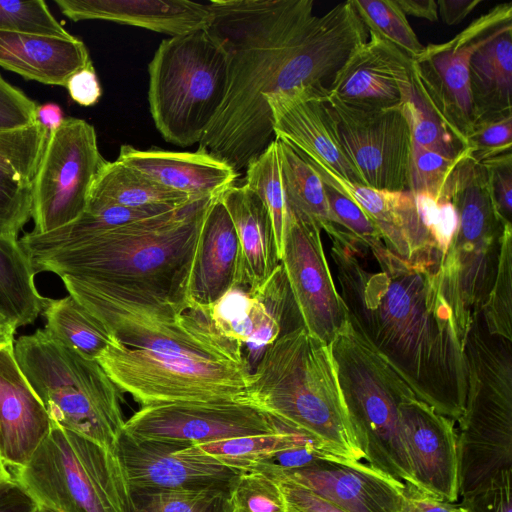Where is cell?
<instances>
[{"label": "cell", "instance_id": "cell-50", "mask_svg": "<svg viewBox=\"0 0 512 512\" xmlns=\"http://www.w3.org/2000/svg\"><path fill=\"white\" fill-rule=\"evenodd\" d=\"M482 165L486 168L492 202L505 222L512 215V153L490 159Z\"/></svg>", "mask_w": 512, "mask_h": 512}, {"label": "cell", "instance_id": "cell-40", "mask_svg": "<svg viewBox=\"0 0 512 512\" xmlns=\"http://www.w3.org/2000/svg\"><path fill=\"white\" fill-rule=\"evenodd\" d=\"M360 19L369 31L402 50L409 58L424 49L396 0H352Z\"/></svg>", "mask_w": 512, "mask_h": 512}, {"label": "cell", "instance_id": "cell-20", "mask_svg": "<svg viewBox=\"0 0 512 512\" xmlns=\"http://www.w3.org/2000/svg\"><path fill=\"white\" fill-rule=\"evenodd\" d=\"M301 154L325 184L353 200L367 214L391 252L406 260L439 269V262L419 222L414 197L409 190L376 189L353 183Z\"/></svg>", "mask_w": 512, "mask_h": 512}, {"label": "cell", "instance_id": "cell-30", "mask_svg": "<svg viewBox=\"0 0 512 512\" xmlns=\"http://www.w3.org/2000/svg\"><path fill=\"white\" fill-rule=\"evenodd\" d=\"M197 201L200 200L170 190L114 160L106 161L98 173L90 191L86 210L104 206H185Z\"/></svg>", "mask_w": 512, "mask_h": 512}, {"label": "cell", "instance_id": "cell-22", "mask_svg": "<svg viewBox=\"0 0 512 512\" xmlns=\"http://www.w3.org/2000/svg\"><path fill=\"white\" fill-rule=\"evenodd\" d=\"M329 90L299 89L268 99L275 138L353 183L363 184L343 152L327 108ZM364 185V184H363Z\"/></svg>", "mask_w": 512, "mask_h": 512}, {"label": "cell", "instance_id": "cell-52", "mask_svg": "<svg viewBox=\"0 0 512 512\" xmlns=\"http://www.w3.org/2000/svg\"><path fill=\"white\" fill-rule=\"evenodd\" d=\"M262 472L277 480L287 512H346L288 478L268 471Z\"/></svg>", "mask_w": 512, "mask_h": 512}, {"label": "cell", "instance_id": "cell-2", "mask_svg": "<svg viewBox=\"0 0 512 512\" xmlns=\"http://www.w3.org/2000/svg\"><path fill=\"white\" fill-rule=\"evenodd\" d=\"M207 30L229 64L225 101L198 149L239 174L274 140L268 99L319 88L325 76L322 45L310 32L312 0H210Z\"/></svg>", "mask_w": 512, "mask_h": 512}, {"label": "cell", "instance_id": "cell-60", "mask_svg": "<svg viewBox=\"0 0 512 512\" xmlns=\"http://www.w3.org/2000/svg\"><path fill=\"white\" fill-rule=\"evenodd\" d=\"M10 478H13L10 469L0 461V482Z\"/></svg>", "mask_w": 512, "mask_h": 512}, {"label": "cell", "instance_id": "cell-11", "mask_svg": "<svg viewBox=\"0 0 512 512\" xmlns=\"http://www.w3.org/2000/svg\"><path fill=\"white\" fill-rule=\"evenodd\" d=\"M67 291L120 343L195 358L245 362L243 346L220 335L200 309L178 312L135 305L64 284Z\"/></svg>", "mask_w": 512, "mask_h": 512}, {"label": "cell", "instance_id": "cell-47", "mask_svg": "<svg viewBox=\"0 0 512 512\" xmlns=\"http://www.w3.org/2000/svg\"><path fill=\"white\" fill-rule=\"evenodd\" d=\"M324 188L333 222L338 228L368 247L383 243L374 223L353 200L325 183Z\"/></svg>", "mask_w": 512, "mask_h": 512}, {"label": "cell", "instance_id": "cell-34", "mask_svg": "<svg viewBox=\"0 0 512 512\" xmlns=\"http://www.w3.org/2000/svg\"><path fill=\"white\" fill-rule=\"evenodd\" d=\"M194 445L225 466L237 471H250L261 465L270 464L277 456L288 451L303 447L313 450L307 439L286 427L266 434Z\"/></svg>", "mask_w": 512, "mask_h": 512}, {"label": "cell", "instance_id": "cell-24", "mask_svg": "<svg viewBox=\"0 0 512 512\" xmlns=\"http://www.w3.org/2000/svg\"><path fill=\"white\" fill-rule=\"evenodd\" d=\"M13 348H0V459L10 470L29 461L52 427L16 362Z\"/></svg>", "mask_w": 512, "mask_h": 512}, {"label": "cell", "instance_id": "cell-26", "mask_svg": "<svg viewBox=\"0 0 512 512\" xmlns=\"http://www.w3.org/2000/svg\"><path fill=\"white\" fill-rule=\"evenodd\" d=\"M235 287H239L238 237L228 211L215 197L206 210L193 262L192 309L207 310Z\"/></svg>", "mask_w": 512, "mask_h": 512}, {"label": "cell", "instance_id": "cell-15", "mask_svg": "<svg viewBox=\"0 0 512 512\" xmlns=\"http://www.w3.org/2000/svg\"><path fill=\"white\" fill-rule=\"evenodd\" d=\"M283 427L245 402H179L142 406L125 420L123 433L140 440L194 445L271 433Z\"/></svg>", "mask_w": 512, "mask_h": 512}, {"label": "cell", "instance_id": "cell-49", "mask_svg": "<svg viewBox=\"0 0 512 512\" xmlns=\"http://www.w3.org/2000/svg\"><path fill=\"white\" fill-rule=\"evenodd\" d=\"M512 469L500 471L473 493L462 498L467 512H512Z\"/></svg>", "mask_w": 512, "mask_h": 512}, {"label": "cell", "instance_id": "cell-36", "mask_svg": "<svg viewBox=\"0 0 512 512\" xmlns=\"http://www.w3.org/2000/svg\"><path fill=\"white\" fill-rule=\"evenodd\" d=\"M244 185L259 197L268 211L280 260L289 210L275 140L248 163Z\"/></svg>", "mask_w": 512, "mask_h": 512}, {"label": "cell", "instance_id": "cell-53", "mask_svg": "<svg viewBox=\"0 0 512 512\" xmlns=\"http://www.w3.org/2000/svg\"><path fill=\"white\" fill-rule=\"evenodd\" d=\"M65 88L71 99L84 107L97 104L102 95V88L92 62L71 75Z\"/></svg>", "mask_w": 512, "mask_h": 512}, {"label": "cell", "instance_id": "cell-42", "mask_svg": "<svg viewBox=\"0 0 512 512\" xmlns=\"http://www.w3.org/2000/svg\"><path fill=\"white\" fill-rule=\"evenodd\" d=\"M398 108L409 125L412 145L452 154L465 148L427 106L413 83Z\"/></svg>", "mask_w": 512, "mask_h": 512}, {"label": "cell", "instance_id": "cell-45", "mask_svg": "<svg viewBox=\"0 0 512 512\" xmlns=\"http://www.w3.org/2000/svg\"><path fill=\"white\" fill-rule=\"evenodd\" d=\"M412 194L419 222L441 265L458 229L456 207L451 198L437 199L427 193Z\"/></svg>", "mask_w": 512, "mask_h": 512}, {"label": "cell", "instance_id": "cell-25", "mask_svg": "<svg viewBox=\"0 0 512 512\" xmlns=\"http://www.w3.org/2000/svg\"><path fill=\"white\" fill-rule=\"evenodd\" d=\"M72 21L104 20L144 28L170 37L207 29L209 3L191 0H55Z\"/></svg>", "mask_w": 512, "mask_h": 512}, {"label": "cell", "instance_id": "cell-32", "mask_svg": "<svg viewBox=\"0 0 512 512\" xmlns=\"http://www.w3.org/2000/svg\"><path fill=\"white\" fill-rule=\"evenodd\" d=\"M275 144L288 210L329 235L337 226L323 181L295 147L279 138H275Z\"/></svg>", "mask_w": 512, "mask_h": 512}, {"label": "cell", "instance_id": "cell-29", "mask_svg": "<svg viewBox=\"0 0 512 512\" xmlns=\"http://www.w3.org/2000/svg\"><path fill=\"white\" fill-rule=\"evenodd\" d=\"M473 123L512 115V22L500 26L469 62Z\"/></svg>", "mask_w": 512, "mask_h": 512}, {"label": "cell", "instance_id": "cell-1", "mask_svg": "<svg viewBox=\"0 0 512 512\" xmlns=\"http://www.w3.org/2000/svg\"><path fill=\"white\" fill-rule=\"evenodd\" d=\"M328 236L348 322L419 400L458 422L468 393L465 345L438 271L338 227Z\"/></svg>", "mask_w": 512, "mask_h": 512}, {"label": "cell", "instance_id": "cell-23", "mask_svg": "<svg viewBox=\"0 0 512 512\" xmlns=\"http://www.w3.org/2000/svg\"><path fill=\"white\" fill-rule=\"evenodd\" d=\"M116 160L194 200L219 197L236 183L239 176L227 162L200 149L194 152L158 148L141 150L124 144Z\"/></svg>", "mask_w": 512, "mask_h": 512}, {"label": "cell", "instance_id": "cell-9", "mask_svg": "<svg viewBox=\"0 0 512 512\" xmlns=\"http://www.w3.org/2000/svg\"><path fill=\"white\" fill-rule=\"evenodd\" d=\"M451 200L458 229L438 274L465 345L494 283L504 226L511 222L501 218L492 202L486 168L471 158L453 175Z\"/></svg>", "mask_w": 512, "mask_h": 512}, {"label": "cell", "instance_id": "cell-37", "mask_svg": "<svg viewBox=\"0 0 512 512\" xmlns=\"http://www.w3.org/2000/svg\"><path fill=\"white\" fill-rule=\"evenodd\" d=\"M468 158V147L452 154L412 145L409 191L427 193L437 199L451 198L453 175Z\"/></svg>", "mask_w": 512, "mask_h": 512}, {"label": "cell", "instance_id": "cell-56", "mask_svg": "<svg viewBox=\"0 0 512 512\" xmlns=\"http://www.w3.org/2000/svg\"><path fill=\"white\" fill-rule=\"evenodd\" d=\"M482 0H439L437 1L438 17L449 25L462 22Z\"/></svg>", "mask_w": 512, "mask_h": 512}, {"label": "cell", "instance_id": "cell-8", "mask_svg": "<svg viewBox=\"0 0 512 512\" xmlns=\"http://www.w3.org/2000/svg\"><path fill=\"white\" fill-rule=\"evenodd\" d=\"M10 471L39 506L53 512H134L116 451L53 422L29 461Z\"/></svg>", "mask_w": 512, "mask_h": 512}, {"label": "cell", "instance_id": "cell-21", "mask_svg": "<svg viewBox=\"0 0 512 512\" xmlns=\"http://www.w3.org/2000/svg\"><path fill=\"white\" fill-rule=\"evenodd\" d=\"M410 66L402 50L368 30V39L351 52L328 90L357 106L397 107L412 84Z\"/></svg>", "mask_w": 512, "mask_h": 512}, {"label": "cell", "instance_id": "cell-48", "mask_svg": "<svg viewBox=\"0 0 512 512\" xmlns=\"http://www.w3.org/2000/svg\"><path fill=\"white\" fill-rule=\"evenodd\" d=\"M466 147L471 151V159L480 164L511 153L512 115L473 126Z\"/></svg>", "mask_w": 512, "mask_h": 512}, {"label": "cell", "instance_id": "cell-19", "mask_svg": "<svg viewBox=\"0 0 512 512\" xmlns=\"http://www.w3.org/2000/svg\"><path fill=\"white\" fill-rule=\"evenodd\" d=\"M401 430L419 491L455 503L459 499L455 421L415 395L401 404Z\"/></svg>", "mask_w": 512, "mask_h": 512}, {"label": "cell", "instance_id": "cell-33", "mask_svg": "<svg viewBox=\"0 0 512 512\" xmlns=\"http://www.w3.org/2000/svg\"><path fill=\"white\" fill-rule=\"evenodd\" d=\"M45 330L88 359L97 360L114 340L107 329L70 294L49 299L43 309Z\"/></svg>", "mask_w": 512, "mask_h": 512}, {"label": "cell", "instance_id": "cell-17", "mask_svg": "<svg viewBox=\"0 0 512 512\" xmlns=\"http://www.w3.org/2000/svg\"><path fill=\"white\" fill-rule=\"evenodd\" d=\"M116 453L132 492L180 489H229L240 472L196 445L120 437Z\"/></svg>", "mask_w": 512, "mask_h": 512}, {"label": "cell", "instance_id": "cell-59", "mask_svg": "<svg viewBox=\"0 0 512 512\" xmlns=\"http://www.w3.org/2000/svg\"><path fill=\"white\" fill-rule=\"evenodd\" d=\"M16 329L0 316V348L14 346V334Z\"/></svg>", "mask_w": 512, "mask_h": 512}, {"label": "cell", "instance_id": "cell-57", "mask_svg": "<svg viewBox=\"0 0 512 512\" xmlns=\"http://www.w3.org/2000/svg\"><path fill=\"white\" fill-rule=\"evenodd\" d=\"M65 118L60 106L53 102L37 105L35 110V121L45 129L47 134L58 129Z\"/></svg>", "mask_w": 512, "mask_h": 512}, {"label": "cell", "instance_id": "cell-39", "mask_svg": "<svg viewBox=\"0 0 512 512\" xmlns=\"http://www.w3.org/2000/svg\"><path fill=\"white\" fill-rule=\"evenodd\" d=\"M487 332L512 341V224L504 226L497 272L481 309Z\"/></svg>", "mask_w": 512, "mask_h": 512}, {"label": "cell", "instance_id": "cell-41", "mask_svg": "<svg viewBox=\"0 0 512 512\" xmlns=\"http://www.w3.org/2000/svg\"><path fill=\"white\" fill-rule=\"evenodd\" d=\"M48 134L37 122L28 126L0 130V169L32 182Z\"/></svg>", "mask_w": 512, "mask_h": 512}, {"label": "cell", "instance_id": "cell-58", "mask_svg": "<svg viewBox=\"0 0 512 512\" xmlns=\"http://www.w3.org/2000/svg\"><path fill=\"white\" fill-rule=\"evenodd\" d=\"M405 15L423 18L428 21L438 20L437 2L434 0H396Z\"/></svg>", "mask_w": 512, "mask_h": 512}, {"label": "cell", "instance_id": "cell-46", "mask_svg": "<svg viewBox=\"0 0 512 512\" xmlns=\"http://www.w3.org/2000/svg\"><path fill=\"white\" fill-rule=\"evenodd\" d=\"M32 217V182L0 169V235L17 237Z\"/></svg>", "mask_w": 512, "mask_h": 512}, {"label": "cell", "instance_id": "cell-51", "mask_svg": "<svg viewBox=\"0 0 512 512\" xmlns=\"http://www.w3.org/2000/svg\"><path fill=\"white\" fill-rule=\"evenodd\" d=\"M36 107L35 101L0 75V130L36 123Z\"/></svg>", "mask_w": 512, "mask_h": 512}, {"label": "cell", "instance_id": "cell-6", "mask_svg": "<svg viewBox=\"0 0 512 512\" xmlns=\"http://www.w3.org/2000/svg\"><path fill=\"white\" fill-rule=\"evenodd\" d=\"M329 345L364 460L417 489L402 436L400 411L401 404L414 392L348 321Z\"/></svg>", "mask_w": 512, "mask_h": 512}, {"label": "cell", "instance_id": "cell-54", "mask_svg": "<svg viewBox=\"0 0 512 512\" xmlns=\"http://www.w3.org/2000/svg\"><path fill=\"white\" fill-rule=\"evenodd\" d=\"M39 504L13 477L0 482V512H37Z\"/></svg>", "mask_w": 512, "mask_h": 512}, {"label": "cell", "instance_id": "cell-16", "mask_svg": "<svg viewBox=\"0 0 512 512\" xmlns=\"http://www.w3.org/2000/svg\"><path fill=\"white\" fill-rule=\"evenodd\" d=\"M280 264L303 327L330 344L348 321L336 289L321 229L289 211Z\"/></svg>", "mask_w": 512, "mask_h": 512}, {"label": "cell", "instance_id": "cell-7", "mask_svg": "<svg viewBox=\"0 0 512 512\" xmlns=\"http://www.w3.org/2000/svg\"><path fill=\"white\" fill-rule=\"evenodd\" d=\"M148 103L169 143L199 144L227 94L228 56L207 29L164 39L148 64Z\"/></svg>", "mask_w": 512, "mask_h": 512}, {"label": "cell", "instance_id": "cell-44", "mask_svg": "<svg viewBox=\"0 0 512 512\" xmlns=\"http://www.w3.org/2000/svg\"><path fill=\"white\" fill-rule=\"evenodd\" d=\"M0 30L58 38L73 37L43 0H0Z\"/></svg>", "mask_w": 512, "mask_h": 512}, {"label": "cell", "instance_id": "cell-5", "mask_svg": "<svg viewBox=\"0 0 512 512\" xmlns=\"http://www.w3.org/2000/svg\"><path fill=\"white\" fill-rule=\"evenodd\" d=\"M13 351L53 423L116 451L125 424L121 391L97 360L45 329L20 337Z\"/></svg>", "mask_w": 512, "mask_h": 512}, {"label": "cell", "instance_id": "cell-14", "mask_svg": "<svg viewBox=\"0 0 512 512\" xmlns=\"http://www.w3.org/2000/svg\"><path fill=\"white\" fill-rule=\"evenodd\" d=\"M327 108L337 140L364 185L409 190L412 139L397 107L349 104L329 95Z\"/></svg>", "mask_w": 512, "mask_h": 512}, {"label": "cell", "instance_id": "cell-28", "mask_svg": "<svg viewBox=\"0 0 512 512\" xmlns=\"http://www.w3.org/2000/svg\"><path fill=\"white\" fill-rule=\"evenodd\" d=\"M92 60L82 40L0 30V66L27 80L64 86Z\"/></svg>", "mask_w": 512, "mask_h": 512}, {"label": "cell", "instance_id": "cell-10", "mask_svg": "<svg viewBox=\"0 0 512 512\" xmlns=\"http://www.w3.org/2000/svg\"><path fill=\"white\" fill-rule=\"evenodd\" d=\"M121 392L141 407L179 402H244L248 362L195 358L131 348L117 339L97 359Z\"/></svg>", "mask_w": 512, "mask_h": 512}, {"label": "cell", "instance_id": "cell-55", "mask_svg": "<svg viewBox=\"0 0 512 512\" xmlns=\"http://www.w3.org/2000/svg\"><path fill=\"white\" fill-rule=\"evenodd\" d=\"M399 512H467L460 504L449 503L406 487Z\"/></svg>", "mask_w": 512, "mask_h": 512}, {"label": "cell", "instance_id": "cell-4", "mask_svg": "<svg viewBox=\"0 0 512 512\" xmlns=\"http://www.w3.org/2000/svg\"><path fill=\"white\" fill-rule=\"evenodd\" d=\"M245 403L302 435L319 458L363 462L330 345L303 327L281 334L250 375Z\"/></svg>", "mask_w": 512, "mask_h": 512}, {"label": "cell", "instance_id": "cell-13", "mask_svg": "<svg viewBox=\"0 0 512 512\" xmlns=\"http://www.w3.org/2000/svg\"><path fill=\"white\" fill-rule=\"evenodd\" d=\"M512 22V3H502L452 39L424 46L411 59L413 86L446 129L466 147L473 128L469 62L474 51L503 24Z\"/></svg>", "mask_w": 512, "mask_h": 512}, {"label": "cell", "instance_id": "cell-12", "mask_svg": "<svg viewBox=\"0 0 512 512\" xmlns=\"http://www.w3.org/2000/svg\"><path fill=\"white\" fill-rule=\"evenodd\" d=\"M107 160L95 128L80 118H65L48 134L32 181L35 234L62 227L83 214L92 185Z\"/></svg>", "mask_w": 512, "mask_h": 512}, {"label": "cell", "instance_id": "cell-35", "mask_svg": "<svg viewBox=\"0 0 512 512\" xmlns=\"http://www.w3.org/2000/svg\"><path fill=\"white\" fill-rule=\"evenodd\" d=\"M209 319L223 337L243 347L252 334L266 322L282 319L263 300L235 287L207 310Z\"/></svg>", "mask_w": 512, "mask_h": 512}, {"label": "cell", "instance_id": "cell-62", "mask_svg": "<svg viewBox=\"0 0 512 512\" xmlns=\"http://www.w3.org/2000/svg\"><path fill=\"white\" fill-rule=\"evenodd\" d=\"M0 461H1V459H0ZM1 462H2V461H1Z\"/></svg>", "mask_w": 512, "mask_h": 512}, {"label": "cell", "instance_id": "cell-18", "mask_svg": "<svg viewBox=\"0 0 512 512\" xmlns=\"http://www.w3.org/2000/svg\"><path fill=\"white\" fill-rule=\"evenodd\" d=\"M254 470L288 478L346 512H399L407 487L364 462L314 458L294 468L265 464Z\"/></svg>", "mask_w": 512, "mask_h": 512}, {"label": "cell", "instance_id": "cell-3", "mask_svg": "<svg viewBox=\"0 0 512 512\" xmlns=\"http://www.w3.org/2000/svg\"><path fill=\"white\" fill-rule=\"evenodd\" d=\"M213 198L105 231L66 250L32 257L34 272H52L64 284L130 304L191 310V272Z\"/></svg>", "mask_w": 512, "mask_h": 512}, {"label": "cell", "instance_id": "cell-61", "mask_svg": "<svg viewBox=\"0 0 512 512\" xmlns=\"http://www.w3.org/2000/svg\"><path fill=\"white\" fill-rule=\"evenodd\" d=\"M37 512H53V511H51V510H49V509H47V508H45L43 506H39V509H38Z\"/></svg>", "mask_w": 512, "mask_h": 512}, {"label": "cell", "instance_id": "cell-38", "mask_svg": "<svg viewBox=\"0 0 512 512\" xmlns=\"http://www.w3.org/2000/svg\"><path fill=\"white\" fill-rule=\"evenodd\" d=\"M134 512H234L229 489L132 492Z\"/></svg>", "mask_w": 512, "mask_h": 512}, {"label": "cell", "instance_id": "cell-31", "mask_svg": "<svg viewBox=\"0 0 512 512\" xmlns=\"http://www.w3.org/2000/svg\"><path fill=\"white\" fill-rule=\"evenodd\" d=\"M30 258L17 237L0 235V316L15 329L33 323L47 305Z\"/></svg>", "mask_w": 512, "mask_h": 512}, {"label": "cell", "instance_id": "cell-43", "mask_svg": "<svg viewBox=\"0 0 512 512\" xmlns=\"http://www.w3.org/2000/svg\"><path fill=\"white\" fill-rule=\"evenodd\" d=\"M234 512H287L276 479L258 470L240 471L229 486Z\"/></svg>", "mask_w": 512, "mask_h": 512}, {"label": "cell", "instance_id": "cell-27", "mask_svg": "<svg viewBox=\"0 0 512 512\" xmlns=\"http://www.w3.org/2000/svg\"><path fill=\"white\" fill-rule=\"evenodd\" d=\"M219 199L238 237L239 287L255 297L280 265L270 216L259 197L244 184H234Z\"/></svg>", "mask_w": 512, "mask_h": 512}]
</instances>
